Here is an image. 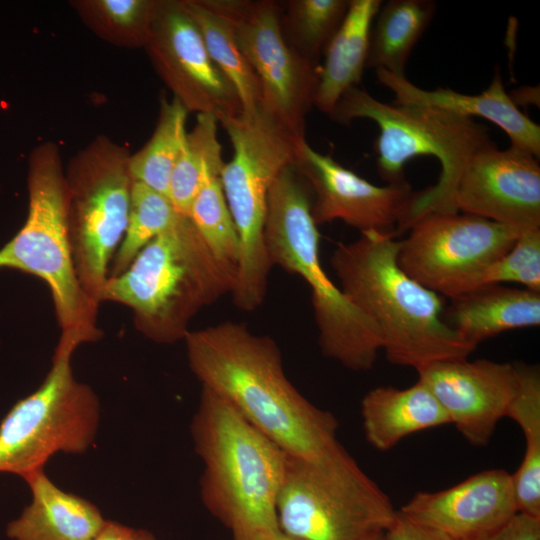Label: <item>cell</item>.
<instances>
[{
	"mask_svg": "<svg viewBox=\"0 0 540 540\" xmlns=\"http://www.w3.org/2000/svg\"><path fill=\"white\" fill-rule=\"evenodd\" d=\"M383 537L384 540H454L440 531L413 523L399 514Z\"/></svg>",
	"mask_w": 540,
	"mask_h": 540,
	"instance_id": "e575fe53",
	"label": "cell"
},
{
	"mask_svg": "<svg viewBox=\"0 0 540 540\" xmlns=\"http://www.w3.org/2000/svg\"><path fill=\"white\" fill-rule=\"evenodd\" d=\"M31 273L50 288L61 333L82 343L96 341L98 304L76 276L68 230L67 201L52 164L37 165L29 179V210L24 226L0 249V269Z\"/></svg>",
	"mask_w": 540,
	"mask_h": 540,
	"instance_id": "30bf717a",
	"label": "cell"
},
{
	"mask_svg": "<svg viewBox=\"0 0 540 540\" xmlns=\"http://www.w3.org/2000/svg\"><path fill=\"white\" fill-rule=\"evenodd\" d=\"M524 229L462 212H430L398 242L397 263L424 287L453 298L480 286Z\"/></svg>",
	"mask_w": 540,
	"mask_h": 540,
	"instance_id": "8fae6325",
	"label": "cell"
},
{
	"mask_svg": "<svg viewBox=\"0 0 540 540\" xmlns=\"http://www.w3.org/2000/svg\"><path fill=\"white\" fill-rule=\"evenodd\" d=\"M277 515L300 540H363L389 529L398 511L340 444L314 460L286 454Z\"/></svg>",
	"mask_w": 540,
	"mask_h": 540,
	"instance_id": "ba28073f",
	"label": "cell"
},
{
	"mask_svg": "<svg viewBox=\"0 0 540 540\" xmlns=\"http://www.w3.org/2000/svg\"><path fill=\"white\" fill-rule=\"evenodd\" d=\"M187 111L177 98L162 102L154 134L129 161L132 181L141 182L168 197L170 176L187 137Z\"/></svg>",
	"mask_w": 540,
	"mask_h": 540,
	"instance_id": "f1b7e54d",
	"label": "cell"
},
{
	"mask_svg": "<svg viewBox=\"0 0 540 540\" xmlns=\"http://www.w3.org/2000/svg\"><path fill=\"white\" fill-rule=\"evenodd\" d=\"M93 540H158L153 533L121 523L105 520L100 531Z\"/></svg>",
	"mask_w": 540,
	"mask_h": 540,
	"instance_id": "d590c367",
	"label": "cell"
},
{
	"mask_svg": "<svg viewBox=\"0 0 540 540\" xmlns=\"http://www.w3.org/2000/svg\"><path fill=\"white\" fill-rule=\"evenodd\" d=\"M329 116L341 124L365 118L378 125L376 166L387 184L406 180L404 166L414 157L432 156L439 161L438 181L417 191L404 231L427 213L456 212L453 199L463 170L492 141L487 127L473 118L424 106L387 104L359 86L348 89Z\"/></svg>",
	"mask_w": 540,
	"mask_h": 540,
	"instance_id": "8992f818",
	"label": "cell"
},
{
	"mask_svg": "<svg viewBox=\"0 0 540 540\" xmlns=\"http://www.w3.org/2000/svg\"><path fill=\"white\" fill-rule=\"evenodd\" d=\"M433 0H389L382 3L372 23L366 68L406 77L414 47L431 23Z\"/></svg>",
	"mask_w": 540,
	"mask_h": 540,
	"instance_id": "cb8c5ba5",
	"label": "cell"
},
{
	"mask_svg": "<svg viewBox=\"0 0 540 540\" xmlns=\"http://www.w3.org/2000/svg\"><path fill=\"white\" fill-rule=\"evenodd\" d=\"M203 463V505L233 540H263L280 532L277 499L286 453L227 401L202 387L191 422Z\"/></svg>",
	"mask_w": 540,
	"mask_h": 540,
	"instance_id": "3957f363",
	"label": "cell"
},
{
	"mask_svg": "<svg viewBox=\"0 0 540 540\" xmlns=\"http://www.w3.org/2000/svg\"><path fill=\"white\" fill-rule=\"evenodd\" d=\"M481 540H540V518L518 512Z\"/></svg>",
	"mask_w": 540,
	"mask_h": 540,
	"instance_id": "836d02e7",
	"label": "cell"
},
{
	"mask_svg": "<svg viewBox=\"0 0 540 540\" xmlns=\"http://www.w3.org/2000/svg\"><path fill=\"white\" fill-rule=\"evenodd\" d=\"M515 366L518 388L505 415L525 438L523 460L512 474L515 498L518 512L540 518V372L535 365Z\"/></svg>",
	"mask_w": 540,
	"mask_h": 540,
	"instance_id": "d4e9b609",
	"label": "cell"
},
{
	"mask_svg": "<svg viewBox=\"0 0 540 540\" xmlns=\"http://www.w3.org/2000/svg\"><path fill=\"white\" fill-rule=\"evenodd\" d=\"M132 179L128 170H102L75 194L68 219L74 268L84 292L98 305L109 264L127 228Z\"/></svg>",
	"mask_w": 540,
	"mask_h": 540,
	"instance_id": "e0dca14e",
	"label": "cell"
},
{
	"mask_svg": "<svg viewBox=\"0 0 540 540\" xmlns=\"http://www.w3.org/2000/svg\"><path fill=\"white\" fill-rule=\"evenodd\" d=\"M218 123L233 147V157L224 162L219 175L240 242L231 294L238 309L251 312L265 299L273 267L264 240L268 192L282 170L294 163L303 139L295 137L260 107L251 115L223 117Z\"/></svg>",
	"mask_w": 540,
	"mask_h": 540,
	"instance_id": "52a82bcc",
	"label": "cell"
},
{
	"mask_svg": "<svg viewBox=\"0 0 540 540\" xmlns=\"http://www.w3.org/2000/svg\"><path fill=\"white\" fill-rule=\"evenodd\" d=\"M309 189L294 163L271 185L264 223L268 258L309 286L322 354L350 370L367 371L382 350L380 333L322 267Z\"/></svg>",
	"mask_w": 540,
	"mask_h": 540,
	"instance_id": "5b68a950",
	"label": "cell"
},
{
	"mask_svg": "<svg viewBox=\"0 0 540 540\" xmlns=\"http://www.w3.org/2000/svg\"><path fill=\"white\" fill-rule=\"evenodd\" d=\"M237 267L217 259L188 216L151 240L120 275L108 278L102 301L130 307L136 328L157 343H174L191 319L233 291Z\"/></svg>",
	"mask_w": 540,
	"mask_h": 540,
	"instance_id": "277c9868",
	"label": "cell"
},
{
	"mask_svg": "<svg viewBox=\"0 0 540 540\" xmlns=\"http://www.w3.org/2000/svg\"><path fill=\"white\" fill-rule=\"evenodd\" d=\"M380 83L395 95L394 104L424 106L461 116L484 118L499 126L511 145L540 156V126L522 113L505 91L499 70L489 87L480 94L469 95L449 88L422 89L406 77L375 70Z\"/></svg>",
	"mask_w": 540,
	"mask_h": 540,
	"instance_id": "d6986e66",
	"label": "cell"
},
{
	"mask_svg": "<svg viewBox=\"0 0 540 540\" xmlns=\"http://www.w3.org/2000/svg\"><path fill=\"white\" fill-rule=\"evenodd\" d=\"M151 49L167 82L187 110L217 120L243 113L239 96L212 61L199 28L182 3L163 4L153 17Z\"/></svg>",
	"mask_w": 540,
	"mask_h": 540,
	"instance_id": "5bb4252c",
	"label": "cell"
},
{
	"mask_svg": "<svg viewBox=\"0 0 540 540\" xmlns=\"http://www.w3.org/2000/svg\"><path fill=\"white\" fill-rule=\"evenodd\" d=\"M381 0H350L344 21L329 42L320 65L314 106L330 114L341 96L358 86L366 68L369 35Z\"/></svg>",
	"mask_w": 540,
	"mask_h": 540,
	"instance_id": "603a6c76",
	"label": "cell"
},
{
	"mask_svg": "<svg viewBox=\"0 0 540 540\" xmlns=\"http://www.w3.org/2000/svg\"><path fill=\"white\" fill-rule=\"evenodd\" d=\"M395 236L366 231L355 241L339 243L330 259L339 288L376 326L390 363L417 370L466 359L476 348L444 322L443 296L399 267Z\"/></svg>",
	"mask_w": 540,
	"mask_h": 540,
	"instance_id": "7a4b0ae2",
	"label": "cell"
},
{
	"mask_svg": "<svg viewBox=\"0 0 540 540\" xmlns=\"http://www.w3.org/2000/svg\"><path fill=\"white\" fill-rule=\"evenodd\" d=\"M350 0H289L281 4L280 23L288 45L320 66V58L341 26Z\"/></svg>",
	"mask_w": 540,
	"mask_h": 540,
	"instance_id": "83f0119b",
	"label": "cell"
},
{
	"mask_svg": "<svg viewBox=\"0 0 540 540\" xmlns=\"http://www.w3.org/2000/svg\"><path fill=\"white\" fill-rule=\"evenodd\" d=\"M516 513L512 474L504 469L478 472L440 491H419L398 511L454 540H481Z\"/></svg>",
	"mask_w": 540,
	"mask_h": 540,
	"instance_id": "ac0fdd59",
	"label": "cell"
},
{
	"mask_svg": "<svg viewBox=\"0 0 540 540\" xmlns=\"http://www.w3.org/2000/svg\"><path fill=\"white\" fill-rule=\"evenodd\" d=\"M416 371L450 424L477 447L489 443L518 388L514 364L488 359L437 361Z\"/></svg>",
	"mask_w": 540,
	"mask_h": 540,
	"instance_id": "2e32d148",
	"label": "cell"
},
{
	"mask_svg": "<svg viewBox=\"0 0 540 540\" xmlns=\"http://www.w3.org/2000/svg\"><path fill=\"white\" fill-rule=\"evenodd\" d=\"M521 284L540 292V227L524 229L513 246L486 270L483 284Z\"/></svg>",
	"mask_w": 540,
	"mask_h": 540,
	"instance_id": "1f68e13d",
	"label": "cell"
},
{
	"mask_svg": "<svg viewBox=\"0 0 540 540\" xmlns=\"http://www.w3.org/2000/svg\"><path fill=\"white\" fill-rule=\"evenodd\" d=\"M181 3L199 28L212 61L234 86L243 114L255 113L260 105L259 80L238 45L231 22L210 0Z\"/></svg>",
	"mask_w": 540,
	"mask_h": 540,
	"instance_id": "484cf974",
	"label": "cell"
},
{
	"mask_svg": "<svg viewBox=\"0 0 540 540\" xmlns=\"http://www.w3.org/2000/svg\"><path fill=\"white\" fill-rule=\"evenodd\" d=\"M383 536H384V533H376V534H373L364 538L363 540H384Z\"/></svg>",
	"mask_w": 540,
	"mask_h": 540,
	"instance_id": "74e56055",
	"label": "cell"
},
{
	"mask_svg": "<svg viewBox=\"0 0 540 540\" xmlns=\"http://www.w3.org/2000/svg\"><path fill=\"white\" fill-rule=\"evenodd\" d=\"M184 341L189 367L202 387L227 401L287 455L314 460L340 445L336 417L294 387L271 337L226 321L189 331Z\"/></svg>",
	"mask_w": 540,
	"mask_h": 540,
	"instance_id": "6da1fadb",
	"label": "cell"
},
{
	"mask_svg": "<svg viewBox=\"0 0 540 540\" xmlns=\"http://www.w3.org/2000/svg\"><path fill=\"white\" fill-rule=\"evenodd\" d=\"M218 120L212 114H198L187 133L184 147L172 170L168 198L176 211L189 217L191 205L206 180L219 174L224 164L218 140Z\"/></svg>",
	"mask_w": 540,
	"mask_h": 540,
	"instance_id": "4316f807",
	"label": "cell"
},
{
	"mask_svg": "<svg viewBox=\"0 0 540 540\" xmlns=\"http://www.w3.org/2000/svg\"><path fill=\"white\" fill-rule=\"evenodd\" d=\"M537 159L512 145L499 149L491 141L463 170L455 189L454 210L521 228L540 227Z\"/></svg>",
	"mask_w": 540,
	"mask_h": 540,
	"instance_id": "9a60e30c",
	"label": "cell"
},
{
	"mask_svg": "<svg viewBox=\"0 0 540 540\" xmlns=\"http://www.w3.org/2000/svg\"><path fill=\"white\" fill-rule=\"evenodd\" d=\"M233 25L238 45L260 84V109L298 139L315 103L320 66L296 53L280 23V2L210 0Z\"/></svg>",
	"mask_w": 540,
	"mask_h": 540,
	"instance_id": "7c38bea8",
	"label": "cell"
},
{
	"mask_svg": "<svg viewBox=\"0 0 540 540\" xmlns=\"http://www.w3.org/2000/svg\"><path fill=\"white\" fill-rule=\"evenodd\" d=\"M82 342L61 333L42 384L0 422V473L22 478L57 452L80 454L93 443L100 418L92 389L74 379L71 357Z\"/></svg>",
	"mask_w": 540,
	"mask_h": 540,
	"instance_id": "9c48e42d",
	"label": "cell"
},
{
	"mask_svg": "<svg viewBox=\"0 0 540 540\" xmlns=\"http://www.w3.org/2000/svg\"><path fill=\"white\" fill-rule=\"evenodd\" d=\"M100 6L107 17L115 24L132 27L153 15V4L141 0H103Z\"/></svg>",
	"mask_w": 540,
	"mask_h": 540,
	"instance_id": "d6a6232c",
	"label": "cell"
},
{
	"mask_svg": "<svg viewBox=\"0 0 540 540\" xmlns=\"http://www.w3.org/2000/svg\"><path fill=\"white\" fill-rule=\"evenodd\" d=\"M294 166L314 195L311 214L317 226L341 220L360 233L404 231L417 194L407 180L374 185L330 155L317 152L305 139L297 146Z\"/></svg>",
	"mask_w": 540,
	"mask_h": 540,
	"instance_id": "4fadbf2b",
	"label": "cell"
},
{
	"mask_svg": "<svg viewBox=\"0 0 540 540\" xmlns=\"http://www.w3.org/2000/svg\"><path fill=\"white\" fill-rule=\"evenodd\" d=\"M449 299L444 322L475 348L505 331L540 325V292L491 283Z\"/></svg>",
	"mask_w": 540,
	"mask_h": 540,
	"instance_id": "ffe728a7",
	"label": "cell"
},
{
	"mask_svg": "<svg viewBox=\"0 0 540 540\" xmlns=\"http://www.w3.org/2000/svg\"><path fill=\"white\" fill-rule=\"evenodd\" d=\"M170 199L147 185L132 181L128 224L113 257L108 278L123 273L136 255L180 216Z\"/></svg>",
	"mask_w": 540,
	"mask_h": 540,
	"instance_id": "f546056e",
	"label": "cell"
},
{
	"mask_svg": "<svg viewBox=\"0 0 540 540\" xmlns=\"http://www.w3.org/2000/svg\"><path fill=\"white\" fill-rule=\"evenodd\" d=\"M263 540H300V539L291 537V536L283 533L282 531H280V532L276 533L275 535L270 536L268 538H265Z\"/></svg>",
	"mask_w": 540,
	"mask_h": 540,
	"instance_id": "8d00e7d4",
	"label": "cell"
},
{
	"mask_svg": "<svg viewBox=\"0 0 540 540\" xmlns=\"http://www.w3.org/2000/svg\"><path fill=\"white\" fill-rule=\"evenodd\" d=\"M361 415L367 442L380 451L394 448L410 434L450 424L444 409L418 380L405 389L370 390L361 401Z\"/></svg>",
	"mask_w": 540,
	"mask_h": 540,
	"instance_id": "7402d4cb",
	"label": "cell"
},
{
	"mask_svg": "<svg viewBox=\"0 0 540 540\" xmlns=\"http://www.w3.org/2000/svg\"><path fill=\"white\" fill-rule=\"evenodd\" d=\"M189 218L220 261L237 267L239 236L229 211L219 174L211 175L196 195Z\"/></svg>",
	"mask_w": 540,
	"mask_h": 540,
	"instance_id": "4dcf8cb0",
	"label": "cell"
},
{
	"mask_svg": "<svg viewBox=\"0 0 540 540\" xmlns=\"http://www.w3.org/2000/svg\"><path fill=\"white\" fill-rule=\"evenodd\" d=\"M23 479L32 501L8 523L6 535L11 540H93L105 523L93 503L57 487L44 468Z\"/></svg>",
	"mask_w": 540,
	"mask_h": 540,
	"instance_id": "44dd1931",
	"label": "cell"
}]
</instances>
